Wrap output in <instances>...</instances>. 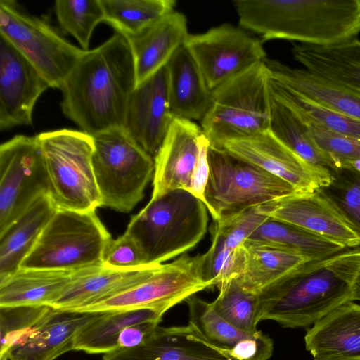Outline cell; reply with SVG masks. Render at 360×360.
<instances>
[{"label":"cell","instance_id":"cell-1","mask_svg":"<svg viewBox=\"0 0 360 360\" xmlns=\"http://www.w3.org/2000/svg\"><path fill=\"white\" fill-rule=\"evenodd\" d=\"M136 86L132 52L116 32L86 51L60 91L63 114L90 135L123 128L129 97Z\"/></svg>","mask_w":360,"mask_h":360},{"label":"cell","instance_id":"cell-2","mask_svg":"<svg viewBox=\"0 0 360 360\" xmlns=\"http://www.w3.org/2000/svg\"><path fill=\"white\" fill-rule=\"evenodd\" d=\"M240 27L262 41L276 39L318 46L340 44L360 32V0H234Z\"/></svg>","mask_w":360,"mask_h":360},{"label":"cell","instance_id":"cell-3","mask_svg":"<svg viewBox=\"0 0 360 360\" xmlns=\"http://www.w3.org/2000/svg\"><path fill=\"white\" fill-rule=\"evenodd\" d=\"M207 209L187 190L151 198L129 221L125 233L137 245L144 265L161 264L193 248L207 227Z\"/></svg>","mask_w":360,"mask_h":360},{"label":"cell","instance_id":"cell-4","mask_svg":"<svg viewBox=\"0 0 360 360\" xmlns=\"http://www.w3.org/2000/svg\"><path fill=\"white\" fill-rule=\"evenodd\" d=\"M324 261L307 262L260 290L259 321L307 328L352 301L349 285Z\"/></svg>","mask_w":360,"mask_h":360},{"label":"cell","instance_id":"cell-5","mask_svg":"<svg viewBox=\"0 0 360 360\" xmlns=\"http://www.w3.org/2000/svg\"><path fill=\"white\" fill-rule=\"evenodd\" d=\"M201 129L215 148L269 130V71L264 60L212 90Z\"/></svg>","mask_w":360,"mask_h":360},{"label":"cell","instance_id":"cell-6","mask_svg":"<svg viewBox=\"0 0 360 360\" xmlns=\"http://www.w3.org/2000/svg\"><path fill=\"white\" fill-rule=\"evenodd\" d=\"M49 181V194L57 209L96 211L101 195L92 156V136L60 129L37 135Z\"/></svg>","mask_w":360,"mask_h":360},{"label":"cell","instance_id":"cell-7","mask_svg":"<svg viewBox=\"0 0 360 360\" xmlns=\"http://www.w3.org/2000/svg\"><path fill=\"white\" fill-rule=\"evenodd\" d=\"M207 159L204 203L214 221L299 191L278 176L210 145Z\"/></svg>","mask_w":360,"mask_h":360},{"label":"cell","instance_id":"cell-8","mask_svg":"<svg viewBox=\"0 0 360 360\" xmlns=\"http://www.w3.org/2000/svg\"><path fill=\"white\" fill-rule=\"evenodd\" d=\"M111 239L96 211L57 209L20 269L78 270L101 265Z\"/></svg>","mask_w":360,"mask_h":360},{"label":"cell","instance_id":"cell-9","mask_svg":"<svg viewBox=\"0 0 360 360\" xmlns=\"http://www.w3.org/2000/svg\"><path fill=\"white\" fill-rule=\"evenodd\" d=\"M91 136L101 207L128 213L143 198L145 188L154 174V158L123 128Z\"/></svg>","mask_w":360,"mask_h":360},{"label":"cell","instance_id":"cell-10","mask_svg":"<svg viewBox=\"0 0 360 360\" xmlns=\"http://www.w3.org/2000/svg\"><path fill=\"white\" fill-rule=\"evenodd\" d=\"M0 34L34 66L51 87L59 89L86 51L13 0L0 1Z\"/></svg>","mask_w":360,"mask_h":360},{"label":"cell","instance_id":"cell-11","mask_svg":"<svg viewBox=\"0 0 360 360\" xmlns=\"http://www.w3.org/2000/svg\"><path fill=\"white\" fill-rule=\"evenodd\" d=\"M202 255H183L174 262L157 265L139 284L103 300L75 310L105 312L148 308L165 314L174 305L206 288Z\"/></svg>","mask_w":360,"mask_h":360},{"label":"cell","instance_id":"cell-12","mask_svg":"<svg viewBox=\"0 0 360 360\" xmlns=\"http://www.w3.org/2000/svg\"><path fill=\"white\" fill-rule=\"evenodd\" d=\"M0 236L41 196L49 194L36 136L16 135L0 146Z\"/></svg>","mask_w":360,"mask_h":360},{"label":"cell","instance_id":"cell-13","mask_svg":"<svg viewBox=\"0 0 360 360\" xmlns=\"http://www.w3.org/2000/svg\"><path fill=\"white\" fill-rule=\"evenodd\" d=\"M184 46L211 90L266 58L261 39L229 23L204 33L189 34Z\"/></svg>","mask_w":360,"mask_h":360},{"label":"cell","instance_id":"cell-14","mask_svg":"<svg viewBox=\"0 0 360 360\" xmlns=\"http://www.w3.org/2000/svg\"><path fill=\"white\" fill-rule=\"evenodd\" d=\"M50 87L34 66L0 34V129L32 125L35 103Z\"/></svg>","mask_w":360,"mask_h":360},{"label":"cell","instance_id":"cell-15","mask_svg":"<svg viewBox=\"0 0 360 360\" xmlns=\"http://www.w3.org/2000/svg\"><path fill=\"white\" fill-rule=\"evenodd\" d=\"M217 148L278 176L299 191H315L330 179V172L321 171L307 164L270 130L226 142Z\"/></svg>","mask_w":360,"mask_h":360},{"label":"cell","instance_id":"cell-16","mask_svg":"<svg viewBox=\"0 0 360 360\" xmlns=\"http://www.w3.org/2000/svg\"><path fill=\"white\" fill-rule=\"evenodd\" d=\"M174 120L165 66L136 86L128 101L123 129L154 158Z\"/></svg>","mask_w":360,"mask_h":360},{"label":"cell","instance_id":"cell-17","mask_svg":"<svg viewBox=\"0 0 360 360\" xmlns=\"http://www.w3.org/2000/svg\"><path fill=\"white\" fill-rule=\"evenodd\" d=\"M257 209L268 217L300 226L345 249L360 246L358 236L316 191H298Z\"/></svg>","mask_w":360,"mask_h":360},{"label":"cell","instance_id":"cell-18","mask_svg":"<svg viewBox=\"0 0 360 360\" xmlns=\"http://www.w3.org/2000/svg\"><path fill=\"white\" fill-rule=\"evenodd\" d=\"M102 360H233L193 326H157L140 345L104 354Z\"/></svg>","mask_w":360,"mask_h":360},{"label":"cell","instance_id":"cell-19","mask_svg":"<svg viewBox=\"0 0 360 360\" xmlns=\"http://www.w3.org/2000/svg\"><path fill=\"white\" fill-rule=\"evenodd\" d=\"M101 313L52 307L0 360H54L74 350L75 335Z\"/></svg>","mask_w":360,"mask_h":360},{"label":"cell","instance_id":"cell-20","mask_svg":"<svg viewBox=\"0 0 360 360\" xmlns=\"http://www.w3.org/2000/svg\"><path fill=\"white\" fill-rule=\"evenodd\" d=\"M202 134L201 127L191 120H174L154 158L151 198L176 189L188 191Z\"/></svg>","mask_w":360,"mask_h":360},{"label":"cell","instance_id":"cell-21","mask_svg":"<svg viewBox=\"0 0 360 360\" xmlns=\"http://www.w3.org/2000/svg\"><path fill=\"white\" fill-rule=\"evenodd\" d=\"M156 266L120 269L101 264L77 270L72 281L51 307L75 311L103 300L139 284Z\"/></svg>","mask_w":360,"mask_h":360},{"label":"cell","instance_id":"cell-22","mask_svg":"<svg viewBox=\"0 0 360 360\" xmlns=\"http://www.w3.org/2000/svg\"><path fill=\"white\" fill-rule=\"evenodd\" d=\"M304 342L314 360H360V304L330 311L307 329Z\"/></svg>","mask_w":360,"mask_h":360},{"label":"cell","instance_id":"cell-23","mask_svg":"<svg viewBox=\"0 0 360 360\" xmlns=\"http://www.w3.org/2000/svg\"><path fill=\"white\" fill-rule=\"evenodd\" d=\"M188 34L186 16L174 11L141 32L125 37L133 55L136 85L165 67Z\"/></svg>","mask_w":360,"mask_h":360},{"label":"cell","instance_id":"cell-24","mask_svg":"<svg viewBox=\"0 0 360 360\" xmlns=\"http://www.w3.org/2000/svg\"><path fill=\"white\" fill-rule=\"evenodd\" d=\"M269 77L295 94L326 108L360 120V93L309 70L266 58Z\"/></svg>","mask_w":360,"mask_h":360},{"label":"cell","instance_id":"cell-25","mask_svg":"<svg viewBox=\"0 0 360 360\" xmlns=\"http://www.w3.org/2000/svg\"><path fill=\"white\" fill-rule=\"evenodd\" d=\"M166 68L174 118L201 121L211 104L212 90L184 44L175 52Z\"/></svg>","mask_w":360,"mask_h":360},{"label":"cell","instance_id":"cell-26","mask_svg":"<svg viewBox=\"0 0 360 360\" xmlns=\"http://www.w3.org/2000/svg\"><path fill=\"white\" fill-rule=\"evenodd\" d=\"M294 58L306 70L338 85L360 93V41L318 46L295 45Z\"/></svg>","mask_w":360,"mask_h":360},{"label":"cell","instance_id":"cell-27","mask_svg":"<svg viewBox=\"0 0 360 360\" xmlns=\"http://www.w3.org/2000/svg\"><path fill=\"white\" fill-rule=\"evenodd\" d=\"M185 302L188 307V323L210 343L233 360H252L257 354L262 331L252 334L230 324L220 317L207 302L196 294Z\"/></svg>","mask_w":360,"mask_h":360},{"label":"cell","instance_id":"cell-28","mask_svg":"<svg viewBox=\"0 0 360 360\" xmlns=\"http://www.w3.org/2000/svg\"><path fill=\"white\" fill-rule=\"evenodd\" d=\"M56 210L49 196L44 195L0 236V283L20 269Z\"/></svg>","mask_w":360,"mask_h":360},{"label":"cell","instance_id":"cell-29","mask_svg":"<svg viewBox=\"0 0 360 360\" xmlns=\"http://www.w3.org/2000/svg\"><path fill=\"white\" fill-rule=\"evenodd\" d=\"M76 271L20 269L0 283V307H51L72 281Z\"/></svg>","mask_w":360,"mask_h":360},{"label":"cell","instance_id":"cell-30","mask_svg":"<svg viewBox=\"0 0 360 360\" xmlns=\"http://www.w3.org/2000/svg\"><path fill=\"white\" fill-rule=\"evenodd\" d=\"M247 240L269 245L314 262L326 260L345 250L313 232L268 217Z\"/></svg>","mask_w":360,"mask_h":360},{"label":"cell","instance_id":"cell-31","mask_svg":"<svg viewBox=\"0 0 360 360\" xmlns=\"http://www.w3.org/2000/svg\"><path fill=\"white\" fill-rule=\"evenodd\" d=\"M243 265L236 278L245 290L256 294L309 262L302 255L247 240L243 243Z\"/></svg>","mask_w":360,"mask_h":360},{"label":"cell","instance_id":"cell-32","mask_svg":"<svg viewBox=\"0 0 360 360\" xmlns=\"http://www.w3.org/2000/svg\"><path fill=\"white\" fill-rule=\"evenodd\" d=\"M163 314L148 308L102 312L75 335L74 350L103 354L115 350L119 335L124 328L143 322H160Z\"/></svg>","mask_w":360,"mask_h":360},{"label":"cell","instance_id":"cell-33","mask_svg":"<svg viewBox=\"0 0 360 360\" xmlns=\"http://www.w3.org/2000/svg\"><path fill=\"white\" fill-rule=\"evenodd\" d=\"M269 130L307 164L321 171L330 172L326 156L313 140L303 120L271 91Z\"/></svg>","mask_w":360,"mask_h":360},{"label":"cell","instance_id":"cell-34","mask_svg":"<svg viewBox=\"0 0 360 360\" xmlns=\"http://www.w3.org/2000/svg\"><path fill=\"white\" fill-rule=\"evenodd\" d=\"M104 21L124 37L136 34L174 11V0H101Z\"/></svg>","mask_w":360,"mask_h":360},{"label":"cell","instance_id":"cell-35","mask_svg":"<svg viewBox=\"0 0 360 360\" xmlns=\"http://www.w3.org/2000/svg\"><path fill=\"white\" fill-rule=\"evenodd\" d=\"M330 172L329 182L316 191L360 239V172L352 167Z\"/></svg>","mask_w":360,"mask_h":360},{"label":"cell","instance_id":"cell-36","mask_svg":"<svg viewBox=\"0 0 360 360\" xmlns=\"http://www.w3.org/2000/svg\"><path fill=\"white\" fill-rule=\"evenodd\" d=\"M219 293L210 305L223 319L233 326L255 334L259 321V299L256 293L245 290L236 278L221 283Z\"/></svg>","mask_w":360,"mask_h":360},{"label":"cell","instance_id":"cell-37","mask_svg":"<svg viewBox=\"0 0 360 360\" xmlns=\"http://www.w3.org/2000/svg\"><path fill=\"white\" fill-rule=\"evenodd\" d=\"M271 93L289 107L335 133L360 140V120L307 100L269 78Z\"/></svg>","mask_w":360,"mask_h":360},{"label":"cell","instance_id":"cell-38","mask_svg":"<svg viewBox=\"0 0 360 360\" xmlns=\"http://www.w3.org/2000/svg\"><path fill=\"white\" fill-rule=\"evenodd\" d=\"M54 10L61 28L88 51L94 29L104 21L101 0H57Z\"/></svg>","mask_w":360,"mask_h":360},{"label":"cell","instance_id":"cell-39","mask_svg":"<svg viewBox=\"0 0 360 360\" xmlns=\"http://www.w3.org/2000/svg\"><path fill=\"white\" fill-rule=\"evenodd\" d=\"M290 108L306 124L313 140L326 156L330 169L349 167L352 161L360 158V140L330 131L299 111Z\"/></svg>","mask_w":360,"mask_h":360},{"label":"cell","instance_id":"cell-40","mask_svg":"<svg viewBox=\"0 0 360 360\" xmlns=\"http://www.w3.org/2000/svg\"><path fill=\"white\" fill-rule=\"evenodd\" d=\"M51 309L48 305L0 307V359L5 356L8 350Z\"/></svg>","mask_w":360,"mask_h":360},{"label":"cell","instance_id":"cell-41","mask_svg":"<svg viewBox=\"0 0 360 360\" xmlns=\"http://www.w3.org/2000/svg\"><path fill=\"white\" fill-rule=\"evenodd\" d=\"M103 265L120 269L146 266L137 245L125 233L110 240L104 252Z\"/></svg>","mask_w":360,"mask_h":360},{"label":"cell","instance_id":"cell-42","mask_svg":"<svg viewBox=\"0 0 360 360\" xmlns=\"http://www.w3.org/2000/svg\"><path fill=\"white\" fill-rule=\"evenodd\" d=\"M324 262L349 285L352 301H360V248L342 251Z\"/></svg>","mask_w":360,"mask_h":360},{"label":"cell","instance_id":"cell-43","mask_svg":"<svg viewBox=\"0 0 360 360\" xmlns=\"http://www.w3.org/2000/svg\"><path fill=\"white\" fill-rule=\"evenodd\" d=\"M210 143L202 134L199 142V153L192 172L188 191L204 202V195L207 184L210 168L207 159V150Z\"/></svg>","mask_w":360,"mask_h":360},{"label":"cell","instance_id":"cell-44","mask_svg":"<svg viewBox=\"0 0 360 360\" xmlns=\"http://www.w3.org/2000/svg\"><path fill=\"white\" fill-rule=\"evenodd\" d=\"M159 323L160 322L155 321L143 322L124 328L117 339L118 348L131 347L140 345L153 333Z\"/></svg>","mask_w":360,"mask_h":360},{"label":"cell","instance_id":"cell-45","mask_svg":"<svg viewBox=\"0 0 360 360\" xmlns=\"http://www.w3.org/2000/svg\"><path fill=\"white\" fill-rule=\"evenodd\" d=\"M349 167H352L354 169H355V170H356V171L360 172V158H358V159L352 161L349 164Z\"/></svg>","mask_w":360,"mask_h":360},{"label":"cell","instance_id":"cell-46","mask_svg":"<svg viewBox=\"0 0 360 360\" xmlns=\"http://www.w3.org/2000/svg\"></svg>","mask_w":360,"mask_h":360}]
</instances>
